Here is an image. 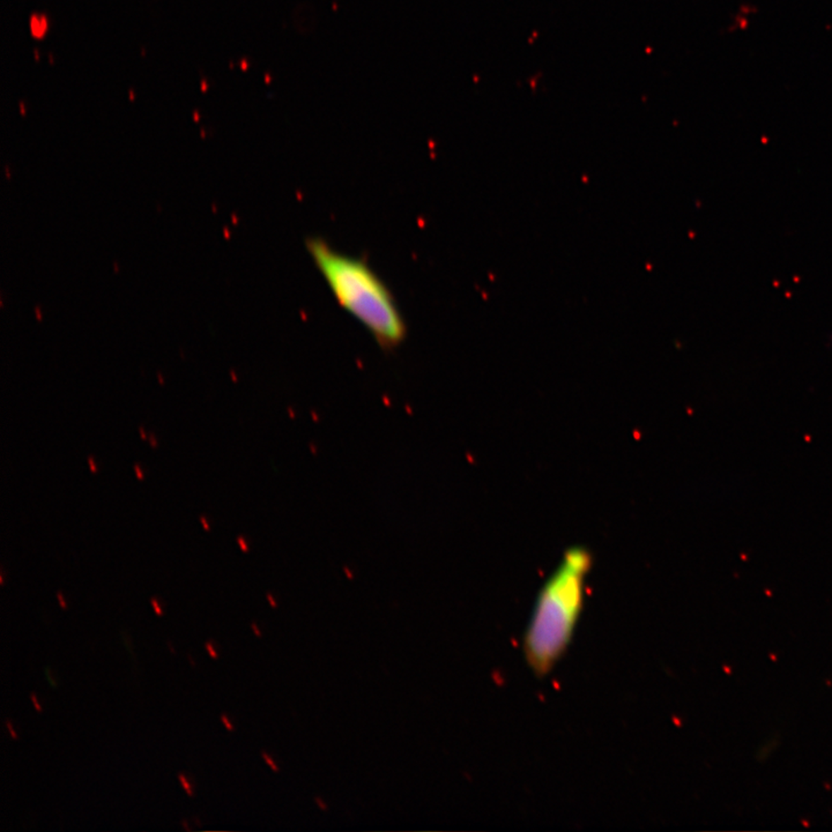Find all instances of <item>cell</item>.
I'll return each instance as SVG.
<instances>
[{
  "mask_svg": "<svg viewBox=\"0 0 832 832\" xmlns=\"http://www.w3.org/2000/svg\"><path fill=\"white\" fill-rule=\"evenodd\" d=\"M306 248L339 306L383 351H394L405 342L407 326L396 299L366 260L335 250L320 237L306 239Z\"/></svg>",
  "mask_w": 832,
  "mask_h": 832,
  "instance_id": "obj_1",
  "label": "cell"
},
{
  "mask_svg": "<svg viewBox=\"0 0 832 832\" xmlns=\"http://www.w3.org/2000/svg\"><path fill=\"white\" fill-rule=\"evenodd\" d=\"M591 567L592 555L586 548L568 549L540 591L524 636L527 665L538 677L547 675L570 645L583 609L585 578Z\"/></svg>",
  "mask_w": 832,
  "mask_h": 832,
  "instance_id": "obj_2",
  "label": "cell"
},
{
  "mask_svg": "<svg viewBox=\"0 0 832 832\" xmlns=\"http://www.w3.org/2000/svg\"><path fill=\"white\" fill-rule=\"evenodd\" d=\"M179 783H181V785H182V788H184V791L188 793V797H193V795H195V792H193V785H192V783H190V780H188L186 775H185V773H179Z\"/></svg>",
  "mask_w": 832,
  "mask_h": 832,
  "instance_id": "obj_3",
  "label": "cell"
},
{
  "mask_svg": "<svg viewBox=\"0 0 832 832\" xmlns=\"http://www.w3.org/2000/svg\"><path fill=\"white\" fill-rule=\"evenodd\" d=\"M205 649H206V651H207L208 654H210V657H211L212 659H214V661H217V659H219V653H217V647H215V644H214L213 639H210V641H207L206 643H205Z\"/></svg>",
  "mask_w": 832,
  "mask_h": 832,
  "instance_id": "obj_4",
  "label": "cell"
},
{
  "mask_svg": "<svg viewBox=\"0 0 832 832\" xmlns=\"http://www.w3.org/2000/svg\"><path fill=\"white\" fill-rule=\"evenodd\" d=\"M150 605H152V607H153L154 612H155V614H157V616H162L163 614H164V610H163L162 606H161V603H159L157 598H152V599H150Z\"/></svg>",
  "mask_w": 832,
  "mask_h": 832,
  "instance_id": "obj_5",
  "label": "cell"
},
{
  "mask_svg": "<svg viewBox=\"0 0 832 832\" xmlns=\"http://www.w3.org/2000/svg\"><path fill=\"white\" fill-rule=\"evenodd\" d=\"M262 756H263V759H265V762L267 763L268 766H270V768H272V771L279 772V768H277V764H275V761H273V759H272L271 756L268 755L267 753H265V752H263Z\"/></svg>",
  "mask_w": 832,
  "mask_h": 832,
  "instance_id": "obj_6",
  "label": "cell"
},
{
  "mask_svg": "<svg viewBox=\"0 0 832 832\" xmlns=\"http://www.w3.org/2000/svg\"><path fill=\"white\" fill-rule=\"evenodd\" d=\"M221 721H222V723H224L227 730H229V732H234V730H235V728H234V725L231 724V721H230L229 718H228V716H227L226 713L221 714Z\"/></svg>",
  "mask_w": 832,
  "mask_h": 832,
  "instance_id": "obj_7",
  "label": "cell"
},
{
  "mask_svg": "<svg viewBox=\"0 0 832 832\" xmlns=\"http://www.w3.org/2000/svg\"><path fill=\"white\" fill-rule=\"evenodd\" d=\"M30 699H32V704H34V706H35L36 711L41 713V712L43 711V709H42L41 703H40L39 699H37V694H36V692H32V695H30Z\"/></svg>",
  "mask_w": 832,
  "mask_h": 832,
  "instance_id": "obj_8",
  "label": "cell"
},
{
  "mask_svg": "<svg viewBox=\"0 0 832 832\" xmlns=\"http://www.w3.org/2000/svg\"><path fill=\"white\" fill-rule=\"evenodd\" d=\"M6 727H7V730H8V732H10V735H11V737H12V739H13V740L19 739V735H18V733H16V730H14L13 724H12V721H11L10 719H7V721H6Z\"/></svg>",
  "mask_w": 832,
  "mask_h": 832,
  "instance_id": "obj_9",
  "label": "cell"
},
{
  "mask_svg": "<svg viewBox=\"0 0 832 832\" xmlns=\"http://www.w3.org/2000/svg\"><path fill=\"white\" fill-rule=\"evenodd\" d=\"M134 472H135V476H137L138 480H139V481H143V480H144L145 474L144 472H143V469H141L140 464H138V462L137 464H134Z\"/></svg>",
  "mask_w": 832,
  "mask_h": 832,
  "instance_id": "obj_10",
  "label": "cell"
},
{
  "mask_svg": "<svg viewBox=\"0 0 832 832\" xmlns=\"http://www.w3.org/2000/svg\"><path fill=\"white\" fill-rule=\"evenodd\" d=\"M57 599H58V601H59V606H61V608L64 609V610H66V609H67L66 599H65L64 594H63V592H61V591H58Z\"/></svg>",
  "mask_w": 832,
  "mask_h": 832,
  "instance_id": "obj_11",
  "label": "cell"
},
{
  "mask_svg": "<svg viewBox=\"0 0 832 832\" xmlns=\"http://www.w3.org/2000/svg\"><path fill=\"white\" fill-rule=\"evenodd\" d=\"M88 465H90V472L94 473V474H95V473H97V466H96V462H95V459H94V457H92V456L88 457Z\"/></svg>",
  "mask_w": 832,
  "mask_h": 832,
  "instance_id": "obj_12",
  "label": "cell"
},
{
  "mask_svg": "<svg viewBox=\"0 0 832 832\" xmlns=\"http://www.w3.org/2000/svg\"><path fill=\"white\" fill-rule=\"evenodd\" d=\"M199 520H200L201 525H203V527H204L205 531H206V532H210V531H211V525L208 524L207 518H206L205 516H200Z\"/></svg>",
  "mask_w": 832,
  "mask_h": 832,
  "instance_id": "obj_13",
  "label": "cell"
},
{
  "mask_svg": "<svg viewBox=\"0 0 832 832\" xmlns=\"http://www.w3.org/2000/svg\"><path fill=\"white\" fill-rule=\"evenodd\" d=\"M148 440H150V447H153V449H157L159 447V442H157V436L153 433L148 436Z\"/></svg>",
  "mask_w": 832,
  "mask_h": 832,
  "instance_id": "obj_14",
  "label": "cell"
},
{
  "mask_svg": "<svg viewBox=\"0 0 832 832\" xmlns=\"http://www.w3.org/2000/svg\"><path fill=\"white\" fill-rule=\"evenodd\" d=\"M251 628H252V630H253V632H255V636H257V637H259V638L262 637V632H260V630H259V628H258V625H255V622H253V623H252Z\"/></svg>",
  "mask_w": 832,
  "mask_h": 832,
  "instance_id": "obj_15",
  "label": "cell"
},
{
  "mask_svg": "<svg viewBox=\"0 0 832 832\" xmlns=\"http://www.w3.org/2000/svg\"><path fill=\"white\" fill-rule=\"evenodd\" d=\"M315 801H316L317 804H318L319 808H320V809H322V810L327 809V806H326L325 802H324V801L320 800V799H319V797H316V799H315Z\"/></svg>",
  "mask_w": 832,
  "mask_h": 832,
  "instance_id": "obj_16",
  "label": "cell"
},
{
  "mask_svg": "<svg viewBox=\"0 0 832 832\" xmlns=\"http://www.w3.org/2000/svg\"><path fill=\"white\" fill-rule=\"evenodd\" d=\"M139 433H140L141 440H148V436H147L146 431H145L144 426H140V427H139Z\"/></svg>",
  "mask_w": 832,
  "mask_h": 832,
  "instance_id": "obj_17",
  "label": "cell"
},
{
  "mask_svg": "<svg viewBox=\"0 0 832 832\" xmlns=\"http://www.w3.org/2000/svg\"><path fill=\"white\" fill-rule=\"evenodd\" d=\"M45 673L48 674V679H49V681H50V682H52V687H57V682H54V680H52V676H50V675H52V674H50V670H49V668H47V670H45Z\"/></svg>",
  "mask_w": 832,
  "mask_h": 832,
  "instance_id": "obj_18",
  "label": "cell"
},
{
  "mask_svg": "<svg viewBox=\"0 0 832 832\" xmlns=\"http://www.w3.org/2000/svg\"><path fill=\"white\" fill-rule=\"evenodd\" d=\"M267 598H268V600H270V603H271V606L273 607V608H275V607H277V603H275V600H273V598H272L271 594H267Z\"/></svg>",
  "mask_w": 832,
  "mask_h": 832,
  "instance_id": "obj_19",
  "label": "cell"
},
{
  "mask_svg": "<svg viewBox=\"0 0 832 832\" xmlns=\"http://www.w3.org/2000/svg\"><path fill=\"white\" fill-rule=\"evenodd\" d=\"M157 378H159V383L161 384V385H163V384H164V380H163V377L161 373H157Z\"/></svg>",
  "mask_w": 832,
  "mask_h": 832,
  "instance_id": "obj_20",
  "label": "cell"
},
{
  "mask_svg": "<svg viewBox=\"0 0 832 832\" xmlns=\"http://www.w3.org/2000/svg\"><path fill=\"white\" fill-rule=\"evenodd\" d=\"M35 313H36V316H37V318H39V320H41L42 317H41V311H40V308H36Z\"/></svg>",
  "mask_w": 832,
  "mask_h": 832,
  "instance_id": "obj_21",
  "label": "cell"
},
{
  "mask_svg": "<svg viewBox=\"0 0 832 832\" xmlns=\"http://www.w3.org/2000/svg\"><path fill=\"white\" fill-rule=\"evenodd\" d=\"M168 646H169L170 651H171V653L176 654L175 649H174V646H172V644H171V643H170V641H168Z\"/></svg>",
  "mask_w": 832,
  "mask_h": 832,
  "instance_id": "obj_22",
  "label": "cell"
},
{
  "mask_svg": "<svg viewBox=\"0 0 832 832\" xmlns=\"http://www.w3.org/2000/svg\"><path fill=\"white\" fill-rule=\"evenodd\" d=\"M188 661L191 663L192 666L195 667V661L192 659L191 654H188Z\"/></svg>",
  "mask_w": 832,
  "mask_h": 832,
  "instance_id": "obj_23",
  "label": "cell"
}]
</instances>
